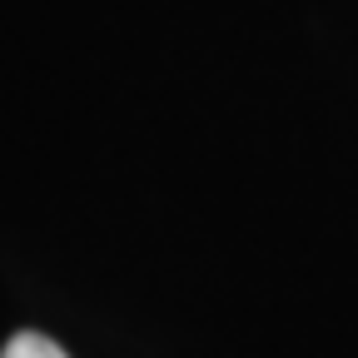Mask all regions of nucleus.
<instances>
[{"instance_id":"nucleus-1","label":"nucleus","mask_w":358,"mask_h":358,"mask_svg":"<svg viewBox=\"0 0 358 358\" xmlns=\"http://www.w3.org/2000/svg\"><path fill=\"white\" fill-rule=\"evenodd\" d=\"M0 358H70L55 338H45V334H30V329H20L6 348H0Z\"/></svg>"}]
</instances>
